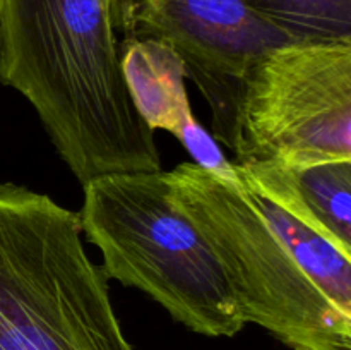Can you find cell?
I'll use <instances>...</instances> for the list:
<instances>
[{
	"instance_id": "obj_3",
	"label": "cell",
	"mask_w": 351,
	"mask_h": 350,
	"mask_svg": "<svg viewBox=\"0 0 351 350\" xmlns=\"http://www.w3.org/2000/svg\"><path fill=\"white\" fill-rule=\"evenodd\" d=\"M82 189V235L108 280L144 292L199 335L245 328L218 257L177 206L167 172L103 175Z\"/></svg>"
},
{
	"instance_id": "obj_8",
	"label": "cell",
	"mask_w": 351,
	"mask_h": 350,
	"mask_svg": "<svg viewBox=\"0 0 351 350\" xmlns=\"http://www.w3.org/2000/svg\"><path fill=\"white\" fill-rule=\"evenodd\" d=\"M122 72L141 119L151 130H167L178 139L195 119L185 89V69L167 43L130 36L122 48Z\"/></svg>"
},
{
	"instance_id": "obj_5",
	"label": "cell",
	"mask_w": 351,
	"mask_h": 350,
	"mask_svg": "<svg viewBox=\"0 0 351 350\" xmlns=\"http://www.w3.org/2000/svg\"><path fill=\"white\" fill-rule=\"evenodd\" d=\"M232 153L235 165L351 160V38L261 55L243 82Z\"/></svg>"
},
{
	"instance_id": "obj_1",
	"label": "cell",
	"mask_w": 351,
	"mask_h": 350,
	"mask_svg": "<svg viewBox=\"0 0 351 350\" xmlns=\"http://www.w3.org/2000/svg\"><path fill=\"white\" fill-rule=\"evenodd\" d=\"M132 0H0V82L33 106L82 185L161 170L122 72Z\"/></svg>"
},
{
	"instance_id": "obj_9",
	"label": "cell",
	"mask_w": 351,
	"mask_h": 350,
	"mask_svg": "<svg viewBox=\"0 0 351 350\" xmlns=\"http://www.w3.org/2000/svg\"><path fill=\"white\" fill-rule=\"evenodd\" d=\"M249 194L267 223L287 244L302 270L339 311L351 316V253L339 249L331 240L295 220L273 202L252 192Z\"/></svg>"
},
{
	"instance_id": "obj_7",
	"label": "cell",
	"mask_w": 351,
	"mask_h": 350,
	"mask_svg": "<svg viewBox=\"0 0 351 350\" xmlns=\"http://www.w3.org/2000/svg\"><path fill=\"white\" fill-rule=\"evenodd\" d=\"M240 184L351 253V160L235 165Z\"/></svg>"
},
{
	"instance_id": "obj_10",
	"label": "cell",
	"mask_w": 351,
	"mask_h": 350,
	"mask_svg": "<svg viewBox=\"0 0 351 350\" xmlns=\"http://www.w3.org/2000/svg\"><path fill=\"white\" fill-rule=\"evenodd\" d=\"M291 41L351 38V0H243Z\"/></svg>"
},
{
	"instance_id": "obj_4",
	"label": "cell",
	"mask_w": 351,
	"mask_h": 350,
	"mask_svg": "<svg viewBox=\"0 0 351 350\" xmlns=\"http://www.w3.org/2000/svg\"><path fill=\"white\" fill-rule=\"evenodd\" d=\"M175 202L221 264L240 316L293 350H351V316L300 268L239 178L192 161L167 172Z\"/></svg>"
},
{
	"instance_id": "obj_6",
	"label": "cell",
	"mask_w": 351,
	"mask_h": 350,
	"mask_svg": "<svg viewBox=\"0 0 351 350\" xmlns=\"http://www.w3.org/2000/svg\"><path fill=\"white\" fill-rule=\"evenodd\" d=\"M134 36L167 43L211 110L213 134L233 151L243 82L254 62L290 38L243 0H132Z\"/></svg>"
},
{
	"instance_id": "obj_2",
	"label": "cell",
	"mask_w": 351,
	"mask_h": 350,
	"mask_svg": "<svg viewBox=\"0 0 351 350\" xmlns=\"http://www.w3.org/2000/svg\"><path fill=\"white\" fill-rule=\"evenodd\" d=\"M0 350H134L79 213L0 184Z\"/></svg>"
},
{
	"instance_id": "obj_11",
	"label": "cell",
	"mask_w": 351,
	"mask_h": 350,
	"mask_svg": "<svg viewBox=\"0 0 351 350\" xmlns=\"http://www.w3.org/2000/svg\"><path fill=\"white\" fill-rule=\"evenodd\" d=\"M178 141L192 156V160H194L192 163L199 165L201 168L221 178H230V180L239 178L235 168H233V163L228 161V158L219 150L215 137L195 119L185 126V129L178 136Z\"/></svg>"
}]
</instances>
